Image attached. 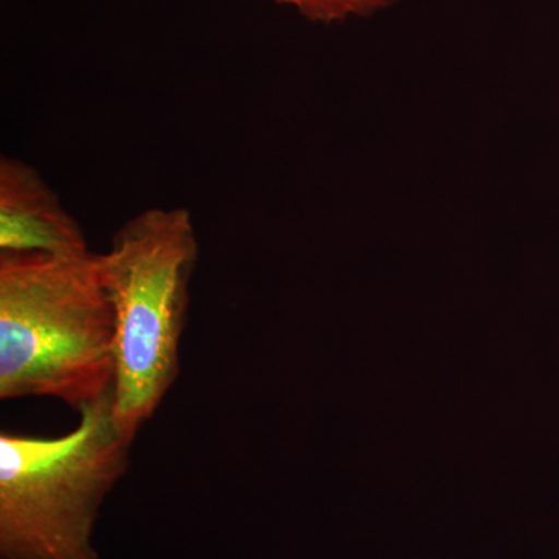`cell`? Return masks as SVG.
Listing matches in <instances>:
<instances>
[{
	"mask_svg": "<svg viewBox=\"0 0 559 559\" xmlns=\"http://www.w3.org/2000/svg\"><path fill=\"white\" fill-rule=\"evenodd\" d=\"M116 381V329L98 253H0V400L80 411Z\"/></svg>",
	"mask_w": 559,
	"mask_h": 559,
	"instance_id": "obj_1",
	"label": "cell"
},
{
	"mask_svg": "<svg viewBox=\"0 0 559 559\" xmlns=\"http://www.w3.org/2000/svg\"><path fill=\"white\" fill-rule=\"evenodd\" d=\"M200 241L189 210L148 209L98 253L116 329L114 419L135 440L180 374Z\"/></svg>",
	"mask_w": 559,
	"mask_h": 559,
	"instance_id": "obj_2",
	"label": "cell"
},
{
	"mask_svg": "<svg viewBox=\"0 0 559 559\" xmlns=\"http://www.w3.org/2000/svg\"><path fill=\"white\" fill-rule=\"evenodd\" d=\"M112 407L114 389L81 407L64 436L0 433L2 559H98L95 522L130 468L134 443Z\"/></svg>",
	"mask_w": 559,
	"mask_h": 559,
	"instance_id": "obj_3",
	"label": "cell"
},
{
	"mask_svg": "<svg viewBox=\"0 0 559 559\" xmlns=\"http://www.w3.org/2000/svg\"><path fill=\"white\" fill-rule=\"evenodd\" d=\"M0 253L72 259L91 253L79 221L27 162H0Z\"/></svg>",
	"mask_w": 559,
	"mask_h": 559,
	"instance_id": "obj_4",
	"label": "cell"
},
{
	"mask_svg": "<svg viewBox=\"0 0 559 559\" xmlns=\"http://www.w3.org/2000/svg\"><path fill=\"white\" fill-rule=\"evenodd\" d=\"M293 7L301 16L316 22L345 21L352 16H369L374 11L392 5L396 0H274Z\"/></svg>",
	"mask_w": 559,
	"mask_h": 559,
	"instance_id": "obj_5",
	"label": "cell"
}]
</instances>
